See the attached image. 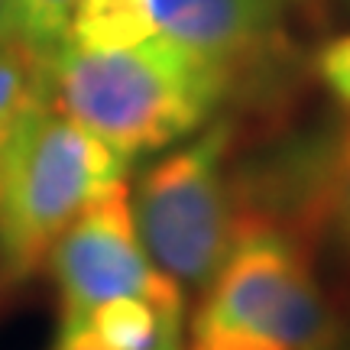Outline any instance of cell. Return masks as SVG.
Listing matches in <instances>:
<instances>
[{
    "mask_svg": "<svg viewBox=\"0 0 350 350\" xmlns=\"http://www.w3.org/2000/svg\"><path fill=\"white\" fill-rule=\"evenodd\" d=\"M237 75L172 39L49 55V107L104 139L120 159L165 150L214 113Z\"/></svg>",
    "mask_w": 350,
    "mask_h": 350,
    "instance_id": "obj_1",
    "label": "cell"
},
{
    "mask_svg": "<svg viewBox=\"0 0 350 350\" xmlns=\"http://www.w3.org/2000/svg\"><path fill=\"white\" fill-rule=\"evenodd\" d=\"M188 350H338L340 321L312 253L286 227L253 221L201 288Z\"/></svg>",
    "mask_w": 350,
    "mask_h": 350,
    "instance_id": "obj_2",
    "label": "cell"
},
{
    "mask_svg": "<svg viewBox=\"0 0 350 350\" xmlns=\"http://www.w3.org/2000/svg\"><path fill=\"white\" fill-rule=\"evenodd\" d=\"M124 175L126 159L85 126L52 107L29 113L0 150V273L36 275L78 214Z\"/></svg>",
    "mask_w": 350,
    "mask_h": 350,
    "instance_id": "obj_3",
    "label": "cell"
},
{
    "mask_svg": "<svg viewBox=\"0 0 350 350\" xmlns=\"http://www.w3.org/2000/svg\"><path fill=\"white\" fill-rule=\"evenodd\" d=\"M230 126H211L139 175L130 195L139 240L182 288H204L256 221L227 169Z\"/></svg>",
    "mask_w": 350,
    "mask_h": 350,
    "instance_id": "obj_4",
    "label": "cell"
},
{
    "mask_svg": "<svg viewBox=\"0 0 350 350\" xmlns=\"http://www.w3.org/2000/svg\"><path fill=\"white\" fill-rule=\"evenodd\" d=\"M299 0H133L113 10H75L62 42L85 49L172 39L240 75L269 52Z\"/></svg>",
    "mask_w": 350,
    "mask_h": 350,
    "instance_id": "obj_5",
    "label": "cell"
},
{
    "mask_svg": "<svg viewBox=\"0 0 350 350\" xmlns=\"http://www.w3.org/2000/svg\"><path fill=\"white\" fill-rule=\"evenodd\" d=\"M46 266L59 295V325L111 299H150L185 308V288L152 262L139 240L126 182L78 214L52 247Z\"/></svg>",
    "mask_w": 350,
    "mask_h": 350,
    "instance_id": "obj_6",
    "label": "cell"
},
{
    "mask_svg": "<svg viewBox=\"0 0 350 350\" xmlns=\"http://www.w3.org/2000/svg\"><path fill=\"white\" fill-rule=\"evenodd\" d=\"M279 201L288 204L292 234L295 227L314 237L321 234L350 262V120L321 150L301 159Z\"/></svg>",
    "mask_w": 350,
    "mask_h": 350,
    "instance_id": "obj_7",
    "label": "cell"
},
{
    "mask_svg": "<svg viewBox=\"0 0 350 350\" xmlns=\"http://www.w3.org/2000/svg\"><path fill=\"white\" fill-rule=\"evenodd\" d=\"M104 350H185V308L150 299H111L59 325Z\"/></svg>",
    "mask_w": 350,
    "mask_h": 350,
    "instance_id": "obj_8",
    "label": "cell"
},
{
    "mask_svg": "<svg viewBox=\"0 0 350 350\" xmlns=\"http://www.w3.org/2000/svg\"><path fill=\"white\" fill-rule=\"evenodd\" d=\"M49 55L23 39L0 42V150L29 113L49 107Z\"/></svg>",
    "mask_w": 350,
    "mask_h": 350,
    "instance_id": "obj_9",
    "label": "cell"
},
{
    "mask_svg": "<svg viewBox=\"0 0 350 350\" xmlns=\"http://www.w3.org/2000/svg\"><path fill=\"white\" fill-rule=\"evenodd\" d=\"M75 7L78 0H16L20 33L29 46L42 52H55L68 33Z\"/></svg>",
    "mask_w": 350,
    "mask_h": 350,
    "instance_id": "obj_10",
    "label": "cell"
},
{
    "mask_svg": "<svg viewBox=\"0 0 350 350\" xmlns=\"http://www.w3.org/2000/svg\"><path fill=\"white\" fill-rule=\"evenodd\" d=\"M318 75L334 91V98H340L350 107V33L331 39L318 52Z\"/></svg>",
    "mask_w": 350,
    "mask_h": 350,
    "instance_id": "obj_11",
    "label": "cell"
},
{
    "mask_svg": "<svg viewBox=\"0 0 350 350\" xmlns=\"http://www.w3.org/2000/svg\"><path fill=\"white\" fill-rule=\"evenodd\" d=\"M13 39H23L20 16H16V0H0V42H13Z\"/></svg>",
    "mask_w": 350,
    "mask_h": 350,
    "instance_id": "obj_12",
    "label": "cell"
},
{
    "mask_svg": "<svg viewBox=\"0 0 350 350\" xmlns=\"http://www.w3.org/2000/svg\"><path fill=\"white\" fill-rule=\"evenodd\" d=\"M52 350H104V347H98L94 340L81 338V334H75V331H59Z\"/></svg>",
    "mask_w": 350,
    "mask_h": 350,
    "instance_id": "obj_13",
    "label": "cell"
}]
</instances>
